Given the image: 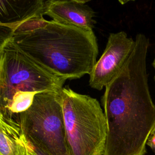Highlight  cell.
<instances>
[{
	"mask_svg": "<svg viewBox=\"0 0 155 155\" xmlns=\"http://www.w3.org/2000/svg\"><path fill=\"white\" fill-rule=\"evenodd\" d=\"M135 40L123 31L110 33L105 48L90 75L89 85L101 90L120 71L132 53Z\"/></svg>",
	"mask_w": 155,
	"mask_h": 155,
	"instance_id": "cell-6",
	"label": "cell"
},
{
	"mask_svg": "<svg viewBox=\"0 0 155 155\" xmlns=\"http://www.w3.org/2000/svg\"><path fill=\"white\" fill-rule=\"evenodd\" d=\"M30 147L19 123L0 112V155H29Z\"/></svg>",
	"mask_w": 155,
	"mask_h": 155,
	"instance_id": "cell-9",
	"label": "cell"
},
{
	"mask_svg": "<svg viewBox=\"0 0 155 155\" xmlns=\"http://www.w3.org/2000/svg\"><path fill=\"white\" fill-rule=\"evenodd\" d=\"M43 0H0V51L20 26L44 17Z\"/></svg>",
	"mask_w": 155,
	"mask_h": 155,
	"instance_id": "cell-7",
	"label": "cell"
},
{
	"mask_svg": "<svg viewBox=\"0 0 155 155\" xmlns=\"http://www.w3.org/2000/svg\"><path fill=\"white\" fill-rule=\"evenodd\" d=\"M150 137H155V127H154V130H153V131Z\"/></svg>",
	"mask_w": 155,
	"mask_h": 155,
	"instance_id": "cell-12",
	"label": "cell"
},
{
	"mask_svg": "<svg viewBox=\"0 0 155 155\" xmlns=\"http://www.w3.org/2000/svg\"><path fill=\"white\" fill-rule=\"evenodd\" d=\"M87 2L85 0L45 1L43 15L58 23L93 30L96 24L95 12Z\"/></svg>",
	"mask_w": 155,
	"mask_h": 155,
	"instance_id": "cell-8",
	"label": "cell"
},
{
	"mask_svg": "<svg viewBox=\"0 0 155 155\" xmlns=\"http://www.w3.org/2000/svg\"><path fill=\"white\" fill-rule=\"evenodd\" d=\"M66 81L36 64L10 39L0 51V112L19 123V114L31 106L36 94L61 93Z\"/></svg>",
	"mask_w": 155,
	"mask_h": 155,
	"instance_id": "cell-3",
	"label": "cell"
},
{
	"mask_svg": "<svg viewBox=\"0 0 155 155\" xmlns=\"http://www.w3.org/2000/svg\"><path fill=\"white\" fill-rule=\"evenodd\" d=\"M60 93L45 92L36 94L31 106L19 114L24 135L42 155H71Z\"/></svg>",
	"mask_w": 155,
	"mask_h": 155,
	"instance_id": "cell-5",
	"label": "cell"
},
{
	"mask_svg": "<svg viewBox=\"0 0 155 155\" xmlns=\"http://www.w3.org/2000/svg\"><path fill=\"white\" fill-rule=\"evenodd\" d=\"M29 155H42L41 153H40L38 150L35 149L31 145L30 147V151H29Z\"/></svg>",
	"mask_w": 155,
	"mask_h": 155,
	"instance_id": "cell-11",
	"label": "cell"
},
{
	"mask_svg": "<svg viewBox=\"0 0 155 155\" xmlns=\"http://www.w3.org/2000/svg\"><path fill=\"white\" fill-rule=\"evenodd\" d=\"M11 39L36 64L67 80L90 74L97 62L98 45L93 30L45 20L15 33Z\"/></svg>",
	"mask_w": 155,
	"mask_h": 155,
	"instance_id": "cell-2",
	"label": "cell"
},
{
	"mask_svg": "<svg viewBox=\"0 0 155 155\" xmlns=\"http://www.w3.org/2000/svg\"><path fill=\"white\" fill-rule=\"evenodd\" d=\"M153 66L154 68V70H155V57H154V61H153ZM154 79H155V74H154Z\"/></svg>",
	"mask_w": 155,
	"mask_h": 155,
	"instance_id": "cell-13",
	"label": "cell"
},
{
	"mask_svg": "<svg viewBox=\"0 0 155 155\" xmlns=\"http://www.w3.org/2000/svg\"><path fill=\"white\" fill-rule=\"evenodd\" d=\"M149 39L136 36L134 50L101 98L107 124L102 155H145L155 127V105L147 73Z\"/></svg>",
	"mask_w": 155,
	"mask_h": 155,
	"instance_id": "cell-1",
	"label": "cell"
},
{
	"mask_svg": "<svg viewBox=\"0 0 155 155\" xmlns=\"http://www.w3.org/2000/svg\"><path fill=\"white\" fill-rule=\"evenodd\" d=\"M147 144L152 149L155 154V137H150Z\"/></svg>",
	"mask_w": 155,
	"mask_h": 155,
	"instance_id": "cell-10",
	"label": "cell"
},
{
	"mask_svg": "<svg viewBox=\"0 0 155 155\" xmlns=\"http://www.w3.org/2000/svg\"><path fill=\"white\" fill-rule=\"evenodd\" d=\"M60 97L71 155H102L107 124L99 101L68 87L62 88Z\"/></svg>",
	"mask_w": 155,
	"mask_h": 155,
	"instance_id": "cell-4",
	"label": "cell"
}]
</instances>
